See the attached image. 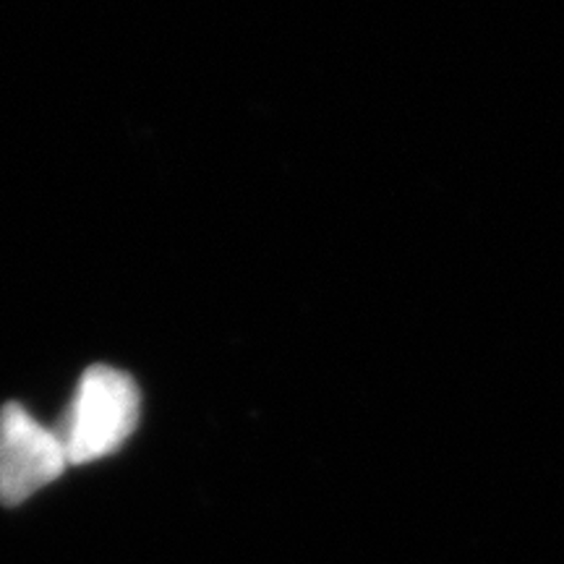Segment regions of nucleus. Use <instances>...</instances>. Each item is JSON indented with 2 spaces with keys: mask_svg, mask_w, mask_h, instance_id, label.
Segmentation results:
<instances>
[{
  "mask_svg": "<svg viewBox=\"0 0 564 564\" xmlns=\"http://www.w3.org/2000/svg\"><path fill=\"white\" fill-rule=\"evenodd\" d=\"M141 413L139 387L112 366H91L82 373L63 421L55 426L68 465L102 460L121 449Z\"/></svg>",
  "mask_w": 564,
  "mask_h": 564,
  "instance_id": "nucleus-1",
  "label": "nucleus"
},
{
  "mask_svg": "<svg viewBox=\"0 0 564 564\" xmlns=\"http://www.w3.org/2000/svg\"><path fill=\"white\" fill-rule=\"evenodd\" d=\"M68 468V455L55 429L42 426L24 405L0 411V502L21 505Z\"/></svg>",
  "mask_w": 564,
  "mask_h": 564,
  "instance_id": "nucleus-2",
  "label": "nucleus"
}]
</instances>
